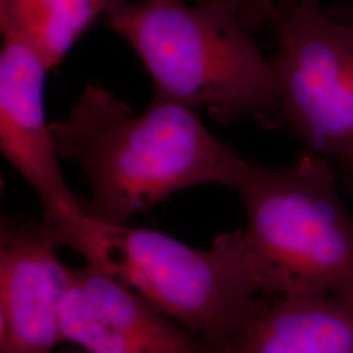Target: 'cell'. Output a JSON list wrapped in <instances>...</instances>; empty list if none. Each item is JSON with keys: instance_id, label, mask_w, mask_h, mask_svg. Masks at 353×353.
<instances>
[{"instance_id": "3", "label": "cell", "mask_w": 353, "mask_h": 353, "mask_svg": "<svg viewBox=\"0 0 353 353\" xmlns=\"http://www.w3.org/2000/svg\"><path fill=\"white\" fill-rule=\"evenodd\" d=\"M234 190L262 290L353 297V219L328 159L306 152L281 168L249 161Z\"/></svg>"}, {"instance_id": "8", "label": "cell", "mask_w": 353, "mask_h": 353, "mask_svg": "<svg viewBox=\"0 0 353 353\" xmlns=\"http://www.w3.org/2000/svg\"><path fill=\"white\" fill-rule=\"evenodd\" d=\"M101 267L72 270L61 313L62 341L89 353H214Z\"/></svg>"}, {"instance_id": "2", "label": "cell", "mask_w": 353, "mask_h": 353, "mask_svg": "<svg viewBox=\"0 0 353 353\" xmlns=\"http://www.w3.org/2000/svg\"><path fill=\"white\" fill-rule=\"evenodd\" d=\"M108 23L151 76L154 96L219 122L250 117L268 130L284 126L271 61L239 19L211 0H109Z\"/></svg>"}, {"instance_id": "7", "label": "cell", "mask_w": 353, "mask_h": 353, "mask_svg": "<svg viewBox=\"0 0 353 353\" xmlns=\"http://www.w3.org/2000/svg\"><path fill=\"white\" fill-rule=\"evenodd\" d=\"M43 223L3 216L0 224V352L51 353L72 270Z\"/></svg>"}, {"instance_id": "10", "label": "cell", "mask_w": 353, "mask_h": 353, "mask_svg": "<svg viewBox=\"0 0 353 353\" xmlns=\"http://www.w3.org/2000/svg\"><path fill=\"white\" fill-rule=\"evenodd\" d=\"M109 0H0L4 39L21 42L51 71L102 13Z\"/></svg>"}, {"instance_id": "6", "label": "cell", "mask_w": 353, "mask_h": 353, "mask_svg": "<svg viewBox=\"0 0 353 353\" xmlns=\"http://www.w3.org/2000/svg\"><path fill=\"white\" fill-rule=\"evenodd\" d=\"M49 70L21 42L4 39L0 51V150L36 191L43 225L59 246L88 254L96 221L85 201L65 183L45 114Z\"/></svg>"}, {"instance_id": "5", "label": "cell", "mask_w": 353, "mask_h": 353, "mask_svg": "<svg viewBox=\"0 0 353 353\" xmlns=\"http://www.w3.org/2000/svg\"><path fill=\"white\" fill-rule=\"evenodd\" d=\"M272 26L284 126L353 183V26L332 17L321 0H278Z\"/></svg>"}, {"instance_id": "1", "label": "cell", "mask_w": 353, "mask_h": 353, "mask_svg": "<svg viewBox=\"0 0 353 353\" xmlns=\"http://www.w3.org/2000/svg\"><path fill=\"white\" fill-rule=\"evenodd\" d=\"M61 159L81 168L90 219L127 225L134 214L181 190L234 189L248 165L203 125L196 110L154 96L135 113L101 84L90 83L63 119L50 123Z\"/></svg>"}, {"instance_id": "9", "label": "cell", "mask_w": 353, "mask_h": 353, "mask_svg": "<svg viewBox=\"0 0 353 353\" xmlns=\"http://www.w3.org/2000/svg\"><path fill=\"white\" fill-rule=\"evenodd\" d=\"M214 353H353V297L290 294L259 303Z\"/></svg>"}, {"instance_id": "11", "label": "cell", "mask_w": 353, "mask_h": 353, "mask_svg": "<svg viewBox=\"0 0 353 353\" xmlns=\"http://www.w3.org/2000/svg\"><path fill=\"white\" fill-rule=\"evenodd\" d=\"M233 13L249 33L272 26L278 0H211Z\"/></svg>"}, {"instance_id": "4", "label": "cell", "mask_w": 353, "mask_h": 353, "mask_svg": "<svg viewBox=\"0 0 353 353\" xmlns=\"http://www.w3.org/2000/svg\"><path fill=\"white\" fill-rule=\"evenodd\" d=\"M96 223L88 263L198 334L212 352L258 306L262 288L243 228L217 236L202 250L151 229Z\"/></svg>"}, {"instance_id": "12", "label": "cell", "mask_w": 353, "mask_h": 353, "mask_svg": "<svg viewBox=\"0 0 353 353\" xmlns=\"http://www.w3.org/2000/svg\"><path fill=\"white\" fill-rule=\"evenodd\" d=\"M328 13L347 26H353V1L328 8Z\"/></svg>"}]
</instances>
